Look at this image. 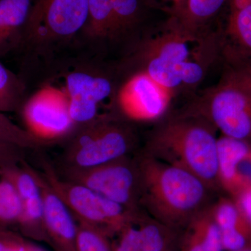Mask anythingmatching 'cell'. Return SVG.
Returning a JSON list of instances; mask_svg holds the SVG:
<instances>
[{
    "instance_id": "30bf717a",
    "label": "cell",
    "mask_w": 251,
    "mask_h": 251,
    "mask_svg": "<svg viewBox=\"0 0 251 251\" xmlns=\"http://www.w3.org/2000/svg\"><path fill=\"white\" fill-rule=\"evenodd\" d=\"M62 173L64 179L84 185L130 210L135 212L142 210L140 173L136 155L92 169Z\"/></svg>"
},
{
    "instance_id": "e575fe53",
    "label": "cell",
    "mask_w": 251,
    "mask_h": 251,
    "mask_svg": "<svg viewBox=\"0 0 251 251\" xmlns=\"http://www.w3.org/2000/svg\"><path fill=\"white\" fill-rule=\"evenodd\" d=\"M1 173H0V179H1Z\"/></svg>"
},
{
    "instance_id": "7c38bea8",
    "label": "cell",
    "mask_w": 251,
    "mask_h": 251,
    "mask_svg": "<svg viewBox=\"0 0 251 251\" xmlns=\"http://www.w3.org/2000/svg\"><path fill=\"white\" fill-rule=\"evenodd\" d=\"M114 111L132 122L159 121L166 115L174 94L140 71L124 72Z\"/></svg>"
},
{
    "instance_id": "603a6c76",
    "label": "cell",
    "mask_w": 251,
    "mask_h": 251,
    "mask_svg": "<svg viewBox=\"0 0 251 251\" xmlns=\"http://www.w3.org/2000/svg\"><path fill=\"white\" fill-rule=\"evenodd\" d=\"M0 173V227L18 226L23 217L22 200L13 181Z\"/></svg>"
},
{
    "instance_id": "2e32d148",
    "label": "cell",
    "mask_w": 251,
    "mask_h": 251,
    "mask_svg": "<svg viewBox=\"0 0 251 251\" xmlns=\"http://www.w3.org/2000/svg\"><path fill=\"white\" fill-rule=\"evenodd\" d=\"M251 145L221 135L218 138V176L221 191L234 198L251 185V177L241 171L247 161Z\"/></svg>"
},
{
    "instance_id": "e0dca14e",
    "label": "cell",
    "mask_w": 251,
    "mask_h": 251,
    "mask_svg": "<svg viewBox=\"0 0 251 251\" xmlns=\"http://www.w3.org/2000/svg\"><path fill=\"white\" fill-rule=\"evenodd\" d=\"M211 211L221 232L225 251H238L251 246V224L229 196L213 201Z\"/></svg>"
},
{
    "instance_id": "d6986e66",
    "label": "cell",
    "mask_w": 251,
    "mask_h": 251,
    "mask_svg": "<svg viewBox=\"0 0 251 251\" xmlns=\"http://www.w3.org/2000/svg\"><path fill=\"white\" fill-rule=\"evenodd\" d=\"M34 0H0V58L19 49Z\"/></svg>"
},
{
    "instance_id": "1f68e13d",
    "label": "cell",
    "mask_w": 251,
    "mask_h": 251,
    "mask_svg": "<svg viewBox=\"0 0 251 251\" xmlns=\"http://www.w3.org/2000/svg\"><path fill=\"white\" fill-rule=\"evenodd\" d=\"M179 239V237H178ZM178 239H176V242L173 243V244L167 249L166 251H179V249H178Z\"/></svg>"
},
{
    "instance_id": "4316f807",
    "label": "cell",
    "mask_w": 251,
    "mask_h": 251,
    "mask_svg": "<svg viewBox=\"0 0 251 251\" xmlns=\"http://www.w3.org/2000/svg\"><path fill=\"white\" fill-rule=\"evenodd\" d=\"M25 150L14 144L0 140V169L12 168L24 161Z\"/></svg>"
},
{
    "instance_id": "8fae6325",
    "label": "cell",
    "mask_w": 251,
    "mask_h": 251,
    "mask_svg": "<svg viewBox=\"0 0 251 251\" xmlns=\"http://www.w3.org/2000/svg\"><path fill=\"white\" fill-rule=\"evenodd\" d=\"M21 109L25 129L43 145L70 137L77 128L64 88L50 84L41 86Z\"/></svg>"
},
{
    "instance_id": "484cf974",
    "label": "cell",
    "mask_w": 251,
    "mask_h": 251,
    "mask_svg": "<svg viewBox=\"0 0 251 251\" xmlns=\"http://www.w3.org/2000/svg\"><path fill=\"white\" fill-rule=\"evenodd\" d=\"M113 242V251H139L140 234L138 224L128 225L118 234Z\"/></svg>"
},
{
    "instance_id": "9c48e42d",
    "label": "cell",
    "mask_w": 251,
    "mask_h": 251,
    "mask_svg": "<svg viewBox=\"0 0 251 251\" xmlns=\"http://www.w3.org/2000/svg\"><path fill=\"white\" fill-rule=\"evenodd\" d=\"M43 169L41 174L66 203L77 222L98 227L110 237L120 234L128 225L138 223L142 210H130L84 185L61 178L46 162H43Z\"/></svg>"
},
{
    "instance_id": "7402d4cb",
    "label": "cell",
    "mask_w": 251,
    "mask_h": 251,
    "mask_svg": "<svg viewBox=\"0 0 251 251\" xmlns=\"http://www.w3.org/2000/svg\"><path fill=\"white\" fill-rule=\"evenodd\" d=\"M25 84L21 77L0 62V112L16 111L27 97Z\"/></svg>"
},
{
    "instance_id": "44dd1931",
    "label": "cell",
    "mask_w": 251,
    "mask_h": 251,
    "mask_svg": "<svg viewBox=\"0 0 251 251\" xmlns=\"http://www.w3.org/2000/svg\"><path fill=\"white\" fill-rule=\"evenodd\" d=\"M138 226L140 234L139 251H166L176 242L180 233L153 219L143 210Z\"/></svg>"
},
{
    "instance_id": "83f0119b",
    "label": "cell",
    "mask_w": 251,
    "mask_h": 251,
    "mask_svg": "<svg viewBox=\"0 0 251 251\" xmlns=\"http://www.w3.org/2000/svg\"><path fill=\"white\" fill-rule=\"evenodd\" d=\"M27 241L23 235L0 227V251H21Z\"/></svg>"
},
{
    "instance_id": "52a82bcc",
    "label": "cell",
    "mask_w": 251,
    "mask_h": 251,
    "mask_svg": "<svg viewBox=\"0 0 251 251\" xmlns=\"http://www.w3.org/2000/svg\"><path fill=\"white\" fill-rule=\"evenodd\" d=\"M64 64L67 66L61 71L64 90L69 99L71 117L77 128L103 115L99 113V108L105 102L113 110L122 77L117 64L80 55L66 59Z\"/></svg>"
},
{
    "instance_id": "cb8c5ba5",
    "label": "cell",
    "mask_w": 251,
    "mask_h": 251,
    "mask_svg": "<svg viewBox=\"0 0 251 251\" xmlns=\"http://www.w3.org/2000/svg\"><path fill=\"white\" fill-rule=\"evenodd\" d=\"M77 251H113V242L102 229L77 222Z\"/></svg>"
},
{
    "instance_id": "7a4b0ae2",
    "label": "cell",
    "mask_w": 251,
    "mask_h": 251,
    "mask_svg": "<svg viewBox=\"0 0 251 251\" xmlns=\"http://www.w3.org/2000/svg\"><path fill=\"white\" fill-rule=\"evenodd\" d=\"M160 12L168 13L151 0H88V16L75 48L81 50L79 55L118 64L163 22L155 21Z\"/></svg>"
},
{
    "instance_id": "5b68a950",
    "label": "cell",
    "mask_w": 251,
    "mask_h": 251,
    "mask_svg": "<svg viewBox=\"0 0 251 251\" xmlns=\"http://www.w3.org/2000/svg\"><path fill=\"white\" fill-rule=\"evenodd\" d=\"M88 16V0H34L21 47L31 57L50 59L75 47Z\"/></svg>"
},
{
    "instance_id": "9a60e30c",
    "label": "cell",
    "mask_w": 251,
    "mask_h": 251,
    "mask_svg": "<svg viewBox=\"0 0 251 251\" xmlns=\"http://www.w3.org/2000/svg\"><path fill=\"white\" fill-rule=\"evenodd\" d=\"M40 186L44 206V224L49 244L54 251H77L78 224L58 194L40 172L32 168Z\"/></svg>"
},
{
    "instance_id": "836d02e7",
    "label": "cell",
    "mask_w": 251,
    "mask_h": 251,
    "mask_svg": "<svg viewBox=\"0 0 251 251\" xmlns=\"http://www.w3.org/2000/svg\"><path fill=\"white\" fill-rule=\"evenodd\" d=\"M238 251H251V246H249V247L245 248V249H242V250Z\"/></svg>"
},
{
    "instance_id": "8992f818",
    "label": "cell",
    "mask_w": 251,
    "mask_h": 251,
    "mask_svg": "<svg viewBox=\"0 0 251 251\" xmlns=\"http://www.w3.org/2000/svg\"><path fill=\"white\" fill-rule=\"evenodd\" d=\"M70 138L63 171L92 169L131 156L138 143L133 126L115 112L77 127Z\"/></svg>"
},
{
    "instance_id": "ba28073f",
    "label": "cell",
    "mask_w": 251,
    "mask_h": 251,
    "mask_svg": "<svg viewBox=\"0 0 251 251\" xmlns=\"http://www.w3.org/2000/svg\"><path fill=\"white\" fill-rule=\"evenodd\" d=\"M184 111L202 117L221 135L251 145V90L229 73Z\"/></svg>"
},
{
    "instance_id": "d6a6232c",
    "label": "cell",
    "mask_w": 251,
    "mask_h": 251,
    "mask_svg": "<svg viewBox=\"0 0 251 251\" xmlns=\"http://www.w3.org/2000/svg\"><path fill=\"white\" fill-rule=\"evenodd\" d=\"M179 9L176 10V11H175V12H176V11H179V10L180 9H181V6H182V5L184 4L185 0H179ZM175 12H174V13H175ZM174 13H173V14H174Z\"/></svg>"
},
{
    "instance_id": "3957f363",
    "label": "cell",
    "mask_w": 251,
    "mask_h": 251,
    "mask_svg": "<svg viewBox=\"0 0 251 251\" xmlns=\"http://www.w3.org/2000/svg\"><path fill=\"white\" fill-rule=\"evenodd\" d=\"M136 156L141 184L140 209L169 228L181 232L214 201L216 193L196 175L143 151Z\"/></svg>"
},
{
    "instance_id": "6da1fadb",
    "label": "cell",
    "mask_w": 251,
    "mask_h": 251,
    "mask_svg": "<svg viewBox=\"0 0 251 251\" xmlns=\"http://www.w3.org/2000/svg\"><path fill=\"white\" fill-rule=\"evenodd\" d=\"M219 58L216 31L196 34L169 16L120 67L122 72H145L175 96L179 91L196 88Z\"/></svg>"
},
{
    "instance_id": "ffe728a7",
    "label": "cell",
    "mask_w": 251,
    "mask_h": 251,
    "mask_svg": "<svg viewBox=\"0 0 251 251\" xmlns=\"http://www.w3.org/2000/svg\"><path fill=\"white\" fill-rule=\"evenodd\" d=\"M227 0H185L181 9L170 15L181 27L196 34L214 31L211 26L219 25Z\"/></svg>"
},
{
    "instance_id": "ac0fdd59",
    "label": "cell",
    "mask_w": 251,
    "mask_h": 251,
    "mask_svg": "<svg viewBox=\"0 0 251 251\" xmlns=\"http://www.w3.org/2000/svg\"><path fill=\"white\" fill-rule=\"evenodd\" d=\"M178 249L179 251H225L211 204L195 216L180 232Z\"/></svg>"
},
{
    "instance_id": "4fadbf2b",
    "label": "cell",
    "mask_w": 251,
    "mask_h": 251,
    "mask_svg": "<svg viewBox=\"0 0 251 251\" xmlns=\"http://www.w3.org/2000/svg\"><path fill=\"white\" fill-rule=\"evenodd\" d=\"M220 59L226 70L251 72V4L225 12L216 28Z\"/></svg>"
},
{
    "instance_id": "5bb4252c",
    "label": "cell",
    "mask_w": 251,
    "mask_h": 251,
    "mask_svg": "<svg viewBox=\"0 0 251 251\" xmlns=\"http://www.w3.org/2000/svg\"><path fill=\"white\" fill-rule=\"evenodd\" d=\"M0 171L13 181L22 200L23 214L18 227L23 237L49 244L44 224V201L32 168L23 161Z\"/></svg>"
},
{
    "instance_id": "f1b7e54d",
    "label": "cell",
    "mask_w": 251,
    "mask_h": 251,
    "mask_svg": "<svg viewBox=\"0 0 251 251\" xmlns=\"http://www.w3.org/2000/svg\"><path fill=\"white\" fill-rule=\"evenodd\" d=\"M242 214L251 224V185L232 198Z\"/></svg>"
},
{
    "instance_id": "277c9868",
    "label": "cell",
    "mask_w": 251,
    "mask_h": 251,
    "mask_svg": "<svg viewBox=\"0 0 251 251\" xmlns=\"http://www.w3.org/2000/svg\"><path fill=\"white\" fill-rule=\"evenodd\" d=\"M216 132L202 117L181 112L159 120L142 151L192 173L217 193L221 188Z\"/></svg>"
},
{
    "instance_id": "f546056e",
    "label": "cell",
    "mask_w": 251,
    "mask_h": 251,
    "mask_svg": "<svg viewBox=\"0 0 251 251\" xmlns=\"http://www.w3.org/2000/svg\"><path fill=\"white\" fill-rule=\"evenodd\" d=\"M226 72L229 73L239 82H242V84H244V85L247 86L251 90V72H236L227 70H226Z\"/></svg>"
},
{
    "instance_id": "4dcf8cb0",
    "label": "cell",
    "mask_w": 251,
    "mask_h": 251,
    "mask_svg": "<svg viewBox=\"0 0 251 251\" xmlns=\"http://www.w3.org/2000/svg\"><path fill=\"white\" fill-rule=\"evenodd\" d=\"M23 251H46L44 250V249H41V248L37 247V246L34 245V244L29 242H28L27 246L25 248L24 250Z\"/></svg>"
},
{
    "instance_id": "d4e9b609",
    "label": "cell",
    "mask_w": 251,
    "mask_h": 251,
    "mask_svg": "<svg viewBox=\"0 0 251 251\" xmlns=\"http://www.w3.org/2000/svg\"><path fill=\"white\" fill-rule=\"evenodd\" d=\"M0 140L14 144L25 150H32L43 145L25 128L18 126L1 112H0Z\"/></svg>"
}]
</instances>
